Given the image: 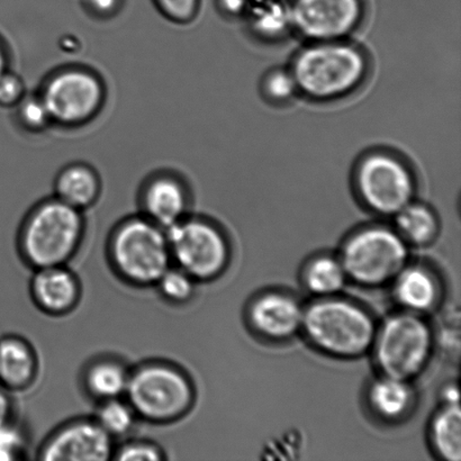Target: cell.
Returning a JSON list of instances; mask_svg holds the SVG:
<instances>
[{"instance_id": "obj_1", "label": "cell", "mask_w": 461, "mask_h": 461, "mask_svg": "<svg viewBox=\"0 0 461 461\" xmlns=\"http://www.w3.org/2000/svg\"><path fill=\"white\" fill-rule=\"evenodd\" d=\"M302 331L316 349L341 359L372 350L377 327L368 311L337 296L320 297L304 310Z\"/></svg>"}, {"instance_id": "obj_2", "label": "cell", "mask_w": 461, "mask_h": 461, "mask_svg": "<svg viewBox=\"0 0 461 461\" xmlns=\"http://www.w3.org/2000/svg\"><path fill=\"white\" fill-rule=\"evenodd\" d=\"M367 70L365 54L338 40L322 41L302 50L291 72L298 92L316 101H330L358 88Z\"/></svg>"}, {"instance_id": "obj_3", "label": "cell", "mask_w": 461, "mask_h": 461, "mask_svg": "<svg viewBox=\"0 0 461 461\" xmlns=\"http://www.w3.org/2000/svg\"><path fill=\"white\" fill-rule=\"evenodd\" d=\"M85 223L80 211L59 198L31 212L21 229V255L32 268L67 265L83 241Z\"/></svg>"}, {"instance_id": "obj_4", "label": "cell", "mask_w": 461, "mask_h": 461, "mask_svg": "<svg viewBox=\"0 0 461 461\" xmlns=\"http://www.w3.org/2000/svg\"><path fill=\"white\" fill-rule=\"evenodd\" d=\"M115 273L134 286H155L173 265L166 230L146 216L123 221L108 243Z\"/></svg>"}, {"instance_id": "obj_5", "label": "cell", "mask_w": 461, "mask_h": 461, "mask_svg": "<svg viewBox=\"0 0 461 461\" xmlns=\"http://www.w3.org/2000/svg\"><path fill=\"white\" fill-rule=\"evenodd\" d=\"M124 397L138 418L153 423H169L191 411L195 402V387L182 369L152 361L130 372Z\"/></svg>"}, {"instance_id": "obj_6", "label": "cell", "mask_w": 461, "mask_h": 461, "mask_svg": "<svg viewBox=\"0 0 461 461\" xmlns=\"http://www.w3.org/2000/svg\"><path fill=\"white\" fill-rule=\"evenodd\" d=\"M433 346L430 325L419 314L403 311L377 328L372 349L384 376L411 382L427 367Z\"/></svg>"}, {"instance_id": "obj_7", "label": "cell", "mask_w": 461, "mask_h": 461, "mask_svg": "<svg viewBox=\"0 0 461 461\" xmlns=\"http://www.w3.org/2000/svg\"><path fill=\"white\" fill-rule=\"evenodd\" d=\"M409 244L396 230L382 225L361 229L347 240L340 260L348 278L367 287L393 282L408 265Z\"/></svg>"}, {"instance_id": "obj_8", "label": "cell", "mask_w": 461, "mask_h": 461, "mask_svg": "<svg viewBox=\"0 0 461 461\" xmlns=\"http://www.w3.org/2000/svg\"><path fill=\"white\" fill-rule=\"evenodd\" d=\"M173 264L196 282L219 277L229 265L230 244L222 230L198 218L185 216L166 230Z\"/></svg>"}, {"instance_id": "obj_9", "label": "cell", "mask_w": 461, "mask_h": 461, "mask_svg": "<svg viewBox=\"0 0 461 461\" xmlns=\"http://www.w3.org/2000/svg\"><path fill=\"white\" fill-rule=\"evenodd\" d=\"M357 187L368 209L395 216L413 202L415 184L404 162L387 153L366 157L357 171Z\"/></svg>"}, {"instance_id": "obj_10", "label": "cell", "mask_w": 461, "mask_h": 461, "mask_svg": "<svg viewBox=\"0 0 461 461\" xmlns=\"http://www.w3.org/2000/svg\"><path fill=\"white\" fill-rule=\"evenodd\" d=\"M40 95L52 121L71 125L83 123L98 111L104 90L97 77L72 69L53 76Z\"/></svg>"}, {"instance_id": "obj_11", "label": "cell", "mask_w": 461, "mask_h": 461, "mask_svg": "<svg viewBox=\"0 0 461 461\" xmlns=\"http://www.w3.org/2000/svg\"><path fill=\"white\" fill-rule=\"evenodd\" d=\"M289 9L294 29L316 42L345 38L363 17L360 0H295Z\"/></svg>"}, {"instance_id": "obj_12", "label": "cell", "mask_w": 461, "mask_h": 461, "mask_svg": "<svg viewBox=\"0 0 461 461\" xmlns=\"http://www.w3.org/2000/svg\"><path fill=\"white\" fill-rule=\"evenodd\" d=\"M113 438L95 419H79L57 429L41 446L45 461H107L114 453Z\"/></svg>"}, {"instance_id": "obj_13", "label": "cell", "mask_w": 461, "mask_h": 461, "mask_svg": "<svg viewBox=\"0 0 461 461\" xmlns=\"http://www.w3.org/2000/svg\"><path fill=\"white\" fill-rule=\"evenodd\" d=\"M304 307L287 293L269 292L258 296L248 311L249 323L268 340H288L302 331Z\"/></svg>"}, {"instance_id": "obj_14", "label": "cell", "mask_w": 461, "mask_h": 461, "mask_svg": "<svg viewBox=\"0 0 461 461\" xmlns=\"http://www.w3.org/2000/svg\"><path fill=\"white\" fill-rule=\"evenodd\" d=\"M30 292L35 305L50 315L69 313L78 304L81 293L79 279L66 265L35 269Z\"/></svg>"}, {"instance_id": "obj_15", "label": "cell", "mask_w": 461, "mask_h": 461, "mask_svg": "<svg viewBox=\"0 0 461 461\" xmlns=\"http://www.w3.org/2000/svg\"><path fill=\"white\" fill-rule=\"evenodd\" d=\"M395 301L404 311L421 315L435 309L441 297L439 280L430 269L423 266H408L394 280Z\"/></svg>"}, {"instance_id": "obj_16", "label": "cell", "mask_w": 461, "mask_h": 461, "mask_svg": "<svg viewBox=\"0 0 461 461\" xmlns=\"http://www.w3.org/2000/svg\"><path fill=\"white\" fill-rule=\"evenodd\" d=\"M142 204L144 216L167 230L187 216L188 195L178 180L160 177L148 185Z\"/></svg>"}, {"instance_id": "obj_17", "label": "cell", "mask_w": 461, "mask_h": 461, "mask_svg": "<svg viewBox=\"0 0 461 461\" xmlns=\"http://www.w3.org/2000/svg\"><path fill=\"white\" fill-rule=\"evenodd\" d=\"M39 364L33 348L15 336L0 338V385L23 391L38 376Z\"/></svg>"}, {"instance_id": "obj_18", "label": "cell", "mask_w": 461, "mask_h": 461, "mask_svg": "<svg viewBox=\"0 0 461 461\" xmlns=\"http://www.w3.org/2000/svg\"><path fill=\"white\" fill-rule=\"evenodd\" d=\"M370 410L383 421L397 422L408 417L415 404L410 382L390 376L375 379L367 393Z\"/></svg>"}, {"instance_id": "obj_19", "label": "cell", "mask_w": 461, "mask_h": 461, "mask_svg": "<svg viewBox=\"0 0 461 461\" xmlns=\"http://www.w3.org/2000/svg\"><path fill=\"white\" fill-rule=\"evenodd\" d=\"M130 370L121 361L102 358L93 361L84 373V386L93 399L99 402L125 396Z\"/></svg>"}, {"instance_id": "obj_20", "label": "cell", "mask_w": 461, "mask_h": 461, "mask_svg": "<svg viewBox=\"0 0 461 461\" xmlns=\"http://www.w3.org/2000/svg\"><path fill=\"white\" fill-rule=\"evenodd\" d=\"M56 191L59 200L77 210H84L98 196L97 176L87 167L71 166L59 175Z\"/></svg>"}, {"instance_id": "obj_21", "label": "cell", "mask_w": 461, "mask_h": 461, "mask_svg": "<svg viewBox=\"0 0 461 461\" xmlns=\"http://www.w3.org/2000/svg\"><path fill=\"white\" fill-rule=\"evenodd\" d=\"M397 233L413 246L424 247L435 241L439 221L435 212L420 203L411 202L395 215Z\"/></svg>"}, {"instance_id": "obj_22", "label": "cell", "mask_w": 461, "mask_h": 461, "mask_svg": "<svg viewBox=\"0 0 461 461\" xmlns=\"http://www.w3.org/2000/svg\"><path fill=\"white\" fill-rule=\"evenodd\" d=\"M303 279L307 291L319 297H329L342 291L348 276L340 258L319 256L306 266Z\"/></svg>"}, {"instance_id": "obj_23", "label": "cell", "mask_w": 461, "mask_h": 461, "mask_svg": "<svg viewBox=\"0 0 461 461\" xmlns=\"http://www.w3.org/2000/svg\"><path fill=\"white\" fill-rule=\"evenodd\" d=\"M433 448L442 459L461 460V414L459 405H445L431 424Z\"/></svg>"}, {"instance_id": "obj_24", "label": "cell", "mask_w": 461, "mask_h": 461, "mask_svg": "<svg viewBox=\"0 0 461 461\" xmlns=\"http://www.w3.org/2000/svg\"><path fill=\"white\" fill-rule=\"evenodd\" d=\"M137 419V413L125 397L101 402L95 417L99 426L113 439L129 435L133 430Z\"/></svg>"}, {"instance_id": "obj_25", "label": "cell", "mask_w": 461, "mask_h": 461, "mask_svg": "<svg viewBox=\"0 0 461 461\" xmlns=\"http://www.w3.org/2000/svg\"><path fill=\"white\" fill-rule=\"evenodd\" d=\"M196 280L177 266H171L158 280L155 286L167 302L185 304L192 300L196 289Z\"/></svg>"}, {"instance_id": "obj_26", "label": "cell", "mask_w": 461, "mask_h": 461, "mask_svg": "<svg viewBox=\"0 0 461 461\" xmlns=\"http://www.w3.org/2000/svg\"><path fill=\"white\" fill-rule=\"evenodd\" d=\"M16 106L17 119L27 130H43L52 121L41 95H38V96H33V95L24 96Z\"/></svg>"}, {"instance_id": "obj_27", "label": "cell", "mask_w": 461, "mask_h": 461, "mask_svg": "<svg viewBox=\"0 0 461 461\" xmlns=\"http://www.w3.org/2000/svg\"><path fill=\"white\" fill-rule=\"evenodd\" d=\"M165 453L159 446L147 440H130L114 448L112 460L119 461H160Z\"/></svg>"}, {"instance_id": "obj_28", "label": "cell", "mask_w": 461, "mask_h": 461, "mask_svg": "<svg viewBox=\"0 0 461 461\" xmlns=\"http://www.w3.org/2000/svg\"><path fill=\"white\" fill-rule=\"evenodd\" d=\"M264 92L274 102H286L291 99L298 92L291 70L271 71L264 81Z\"/></svg>"}, {"instance_id": "obj_29", "label": "cell", "mask_w": 461, "mask_h": 461, "mask_svg": "<svg viewBox=\"0 0 461 461\" xmlns=\"http://www.w3.org/2000/svg\"><path fill=\"white\" fill-rule=\"evenodd\" d=\"M25 454V439L14 424L0 427V461L17 460Z\"/></svg>"}, {"instance_id": "obj_30", "label": "cell", "mask_w": 461, "mask_h": 461, "mask_svg": "<svg viewBox=\"0 0 461 461\" xmlns=\"http://www.w3.org/2000/svg\"><path fill=\"white\" fill-rule=\"evenodd\" d=\"M24 84L12 72L4 71L0 75V106H16L25 96Z\"/></svg>"}, {"instance_id": "obj_31", "label": "cell", "mask_w": 461, "mask_h": 461, "mask_svg": "<svg viewBox=\"0 0 461 461\" xmlns=\"http://www.w3.org/2000/svg\"><path fill=\"white\" fill-rule=\"evenodd\" d=\"M198 0H158L167 16L176 21H188L197 9Z\"/></svg>"}, {"instance_id": "obj_32", "label": "cell", "mask_w": 461, "mask_h": 461, "mask_svg": "<svg viewBox=\"0 0 461 461\" xmlns=\"http://www.w3.org/2000/svg\"><path fill=\"white\" fill-rule=\"evenodd\" d=\"M13 417L12 397L8 394V390L0 385V427L11 423Z\"/></svg>"}, {"instance_id": "obj_33", "label": "cell", "mask_w": 461, "mask_h": 461, "mask_svg": "<svg viewBox=\"0 0 461 461\" xmlns=\"http://www.w3.org/2000/svg\"><path fill=\"white\" fill-rule=\"evenodd\" d=\"M120 0H86L88 8L98 15H108L119 7Z\"/></svg>"}, {"instance_id": "obj_34", "label": "cell", "mask_w": 461, "mask_h": 461, "mask_svg": "<svg viewBox=\"0 0 461 461\" xmlns=\"http://www.w3.org/2000/svg\"><path fill=\"white\" fill-rule=\"evenodd\" d=\"M220 6L229 15H240L246 11L247 0H220Z\"/></svg>"}, {"instance_id": "obj_35", "label": "cell", "mask_w": 461, "mask_h": 461, "mask_svg": "<svg viewBox=\"0 0 461 461\" xmlns=\"http://www.w3.org/2000/svg\"><path fill=\"white\" fill-rule=\"evenodd\" d=\"M445 405H459L458 403V388L453 385L446 386L444 390Z\"/></svg>"}, {"instance_id": "obj_36", "label": "cell", "mask_w": 461, "mask_h": 461, "mask_svg": "<svg viewBox=\"0 0 461 461\" xmlns=\"http://www.w3.org/2000/svg\"><path fill=\"white\" fill-rule=\"evenodd\" d=\"M6 65H7L6 53H5L2 44H0V75H2L4 71L7 70Z\"/></svg>"}]
</instances>
